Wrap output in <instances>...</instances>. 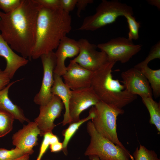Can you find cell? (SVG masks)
<instances>
[{
  "mask_svg": "<svg viewBox=\"0 0 160 160\" xmlns=\"http://www.w3.org/2000/svg\"><path fill=\"white\" fill-rule=\"evenodd\" d=\"M40 6L35 0H22L15 10H0V33L14 51L31 60L35 43L36 23Z\"/></svg>",
  "mask_w": 160,
  "mask_h": 160,
  "instance_id": "cell-1",
  "label": "cell"
},
{
  "mask_svg": "<svg viewBox=\"0 0 160 160\" xmlns=\"http://www.w3.org/2000/svg\"><path fill=\"white\" fill-rule=\"evenodd\" d=\"M71 20L69 13L61 9H48L40 6L31 59H37L57 49L61 41L71 31Z\"/></svg>",
  "mask_w": 160,
  "mask_h": 160,
  "instance_id": "cell-2",
  "label": "cell"
},
{
  "mask_svg": "<svg viewBox=\"0 0 160 160\" xmlns=\"http://www.w3.org/2000/svg\"><path fill=\"white\" fill-rule=\"evenodd\" d=\"M115 63L111 62L94 72L90 87L100 101L122 109L135 100L137 95L128 92L119 80L113 79L112 69Z\"/></svg>",
  "mask_w": 160,
  "mask_h": 160,
  "instance_id": "cell-3",
  "label": "cell"
},
{
  "mask_svg": "<svg viewBox=\"0 0 160 160\" xmlns=\"http://www.w3.org/2000/svg\"><path fill=\"white\" fill-rule=\"evenodd\" d=\"M133 14L132 8L117 0H103L96 8L95 13L85 17L78 29L95 31L114 23L117 18L126 15Z\"/></svg>",
  "mask_w": 160,
  "mask_h": 160,
  "instance_id": "cell-4",
  "label": "cell"
},
{
  "mask_svg": "<svg viewBox=\"0 0 160 160\" xmlns=\"http://www.w3.org/2000/svg\"><path fill=\"white\" fill-rule=\"evenodd\" d=\"M94 113L91 121L97 132L116 145L126 149L118 137L116 121L118 116L124 111L100 101L92 107Z\"/></svg>",
  "mask_w": 160,
  "mask_h": 160,
  "instance_id": "cell-5",
  "label": "cell"
},
{
  "mask_svg": "<svg viewBox=\"0 0 160 160\" xmlns=\"http://www.w3.org/2000/svg\"><path fill=\"white\" fill-rule=\"evenodd\" d=\"M87 129L90 139L85 156H96L100 160H134L127 149L116 145L99 133L91 121L87 122Z\"/></svg>",
  "mask_w": 160,
  "mask_h": 160,
  "instance_id": "cell-6",
  "label": "cell"
},
{
  "mask_svg": "<svg viewBox=\"0 0 160 160\" xmlns=\"http://www.w3.org/2000/svg\"><path fill=\"white\" fill-rule=\"evenodd\" d=\"M142 45L135 44L128 38L119 37L99 44L97 48L105 52L110 61L122 63L128 62L141 50Z\"/></svg>",
  "mask_w": 160,
  "mask_h": 160,
  "instance_id": "cell-7",
  "label": "cell"
},
{
  "mask_svg": "<svg viewBox=\"0 0 160 160\" xmlns=\"http://www.w3.org/2000/svg\"><path fill=\"white\" fill-rule=\"evenodd\" d=\"M77 42L79 53L71 61L93 72L103 68L111 62L105 52L97 50V46L90 43L87 39H81Z\"/></svg>",
  "mask_w": 160,
  "mask_h": 160,
  "instance_id": "cell-8",
  "label": "cell"
},
{
  "mask_svg": "<svg viewBox=\"0 0 160 160\" xmlns=\"http://www.w3.org/2000/svg\"><path fill=\"white\" fill-rule=\"evenodd\" d=\"M40 58L43 67V78L40 89L33 99L35 103L40 106L47 103L52 97L51 89L56 62L55 53L53 51L42 55Z\"/></svg>",
  "mask_w": 160,
  "mask_h": 160,
  "instance_id": "cell-9",
  "label": "cell"
},
{
  "mask_svg": "<svg viewBox=\"0 0 160 160\" xmlns=\"http://www.w3.org/2000/svg\"><path fill=\"white\" fill-rule=\"evenodd\" d=\"M63 106L60 98L54 95H52L47 103L40 106L39 114L34 121L40 130V136H43L47 132H52L56 126L54 121L60 116Z\"/></svg>",
  "mask_w": 160,
  "mask_h": 160,
  "instance_id": "cell-10",
  "label": "cell"
},
{
  "mask_svg": "<svg viewBox=\"0 0 160 160\" xmlns=\"http://www.w3.org/2000/svg\"><path fill=\"white\" fill-rule=\"evenodd\" d=\"M100 101L91 87L71 90L69 106L71 123L79 120L83 111Z\"/></svg>",
  "mask_w": 160,
  "mask_h": 160,
  "instance_id": "cell-11",
  "label": "cell"
},
{
  "mask_svg": "<svg viewBox=\"0 0 160 160\" xmlns=\"http://www.w3.org/2000/svg\"><path fill=\"white\" fill-rule=\"evenodd\" d=\"M122 83L126 89L132 94L141 97H152L153 92L149 83L139 69L131 68L121 74Z\"/></svg>",
  "mask_w": 160,
  "mask_h": 160,
  "instance_id": "cell-12",
  "label": "cell"
},
{
  "mask_svg": "<svg viewBox=\"0 0 160 160\" xmlns=\"http://www.w3.org/2000/svg\"><path fill=\"white\" fill-rule=\"evenodd\" d=\"M94 73L71 60L62 76L71 89L75 90L90 87Z\"/></svg>",
  "mask_w": 160,
  "mask_h": 160,
  "instance_id": "cell-13",
  "label": "cell"
},
{
  "mask_svg": "<svg viewBox=\"0 0 160 160\" xmlns=\"http://www.w3.org/2000/svg\"><path fill=\"white\" fill-rule=\"evenodd\" d=\"M40 131L35 121L28 122L23 128L13 134V145L23 150L26 154H32L34 147L38 144V137Z\"/></svg>",
  "mask_w": 160,
  "mask_h": 160,
  "instance_id": "cell-14",
  "label": "cell"
},
{
  "mask_svg": "<svg viewBox=\"0 0 160 160\" xmlns=\"http://www.w3.org/2000/svg\"><path fill=\"white\" fill-rule=\"evenodd\" d=\"M55 52L56 58L54 73L60 76L65 73L66 67L65 61L68 58L77 56L79 52L77 41L66 36L60 41Z\"/></svg>",
  "mask_w": 160,
  "mask_h": 160,
  "instance_id": "cell-15",
  "label": "cell"
},
{
  "mask_svg": "<svg viewBox=\"0 0 160 160\" xmlns=\"http://www.w3.org/2000/svg\"><path fill=\"white\" fill-rule=\"evenodd\" d=\"M0 57L6 62L4 71L12 79L17 71L27 65L28 60L16 53L1 36L0 33Z\"/></svg>",
  "mask_w": 160,
  "mask_h": 160,
  "instance_id": "cell-16",
  "label": "cell"
},
{
  "mask_svg": "<svg viewBox=\"0 0 160 160\" xmlns=\"http://www.w3.org/2000/svg\"><path fill=\"white\" fill-rule=\"evenodd\" d=\"M71 89L63 81L61 76L54 73V82L51 89L52 95L58 96L62 100L65 108L63 126L71 122L69 114V103L71 96Z\"/></svg>",
  "mask_w": 160,
  "mask_h": 160,
  "instance_id": "cell-17",
  "label": "cell"
},
{
  "mask_svg": "<svg viewBox=\"0 0 160 160\" xmlns=\"http://www.w3.org/2000/svg\"><path fill=\"white\" fill-rule=\"evenodd\" d=\"M21 79L10 82L6 87L0 90V110L6 112L13 116L15 119L23 123L29 122L25 116L23 110L19 106L14 103L9 97V91L11 86Z\"/></svg>",
  "mask_w": 160,
  "mask_h": 160,
  "instance_id": "cell-18",
  "label": "cell"
},
{
  "mask_svg": "<svg viewBox=\"0 0 160 160\" xmlns=\"http://www.w3.org/2000/svg\"><path fill=\"white\" fill-rule=\"evenodd\" d=\"M142 102L147 109L150 115L149 123L155 126L160 132V103L154 101L152 97H142Z\"/></svg>",
  "mask_w": 160,
  "mask_h": 160,
  "instance_id": "cell-19",
  "label": "cell"
},
{
  "mask_svg": "<svg viewBox=\"0 0 160 160\" xmlns=\"http://www.w3.org/2000/svg\"><path fill=\"white\" fill-rule=\"evenodd\" d=\"M148 81L152 90L153 94L156 98L160 96V69L153 70L148 65L139 69Z\"/></svg>",
  "mask_w": 160,
  "mask_h": 160,
  "instance_id": "cell-20",
  "label": "cell"
},
{
  "mask_svg": "<svg viewBox=\"0 0 160 160\" xmlns=\"http://www.w3.org/2000/svg\"><path fill=\"white\" fill-rule=\"evenodd\" d=\"M94 116V113L92 108L90 110L89 114L87 117L80 119L78 121L69 124L70 125L68 128L64 130L63 135L64 138L62 143V151L65 155L67 154V146L71 138L82 124L87 121L92 119Z\"/></svg>",
  "mask_w": 160,
  "mask_h": 160,
  "instance_id": "cell-21",
  "label": "cell"
},
{
  "mask_svg": "<svg viewBox=\"0 0 160 160\" xmlns=\"http://www.w3.org/2000/svg\"><path fill=\"white\" fill-rule=\"evenodd\" d=\"M15 119L10 114L0 110V138L12 130Z\"/></svg>",
  "mask_w": 160,
  "mask_h": 160,
  "instance_id": "cell-22",
  "label": "cell"
},
{
  "mask_svg": "<svg viewBox=\"0 0 160 160\" xmlns=\"http://www.w3.org/2000/svg\"><path fill=\"white\" fill-rule=\"evenodd\" d=\"M133 156L134 160H160L154 151L148 150L141 144L136 148Z\"/></svg>",
  "mask_w": 160,
  "mask_h": 160,
  "instance_id": "cell-23",
  "label": "cell"
},
{
  "mask_svg": "<svg viewBox=\"0 0 160 160\" xmlns=\"http://www.w3.org/2000/svg\"><path fill=\"white\" fill-rule=\"evenodd\" d=\"M127 19L129 31L128 38L131 40H137L139 37V31L140 23L136 20L133 15L127 14L124 16Z\"/></svg>",
  "mask_w": 160,
  "mask_h": 160,
  "instance_id": "cell-24",
  "label": "cell"
},
{
  "mask_svg": "<svg viewBox=\"0 0 160 160\" xmlns=\"http://www.w3.org/2000/svg\"><path fill=\"white\" fill-rule=\"evenodd\" d=\"M156 59H160V41H158L151 47L147 56L143 61L138 63L134 67L139 69L148 65L151 61Z\"/></svg>",
  "mask_w": 160,
  "mask_h": 160,
  "instance_id": "cell-25",
  "label": "cell"
},
{
  "mask_svg": "<svg viewBox=\"0 0 160 160\" xmlns=\"http://www.w3.org/2000/svg\"><path fill=\"white\" fill-rule=\"evenodd\" d=\"M26 154L17 147L10 150L0 148V160H16Z\"/></svg>",
  "mask_w": 160,
  "mask_h": 160,
  "instance_id": "cell-26",
  "label": "cell"
},
{
  "mask_svg": "<svg viewBox=\"0 0 160 160\" xmlns=\"http://www.w3.org/2000/svg\"><path fill=\"white\" fill-rule=\"evenodd\" d=\"M22 0H0V9L7 13L16 9L20 5Z\"/></svg>",
  "mask_w": 160,
  "mask_h": 160,
  "instance_id": "cell-27",
  "label": "cell"
},
{
  "mask_svg": "<svg viewBox=\"0 0 160 160\" xmlns=\"http://www.w3.org/2000/svg\"><path fill=\"white\" fill-rule=\"evenodd\" d=\"M52 132H48L44 135V138L41 144L39 152L36 160H41L50 145V138Z\"/></svg>",
  "mask_w": 160,
  "mask_h": 160,
  "instance_id": "cell-28",
  "label": "cell"
},
{
  "mask_svg": "<svg viewBox=\"0 0 160 160\" xmlns=\"http://www.w3.org/2000/svg\"><path fill=\"white\" fill-rule=\"evenodd\" d=\"M41 7L51 9L61 8V0H35Z\"/></svg>",
  "mask_w": 160,
  "mask_h": 160,
  "instance_id": "cell-29",
  "label": "cell"
},
{
  "mask_svg": "<svg viewBox=\"0 0 160 160\" xmlns=\"http://www.w3.org/2000/svg\"><path fill=\"white\" fill-rule=\"evenodd\" d=\"M77 0H61V8L65 12L70 13L76 6Z\"/></svg>",
  "mask_w": 160,
  "mask_h": 160,
  "instance_id": "cell-30",
  "label": "cell"
},
{
  "mask_svg": "<svg viewBox=\"0 0 160 160\" xmlns=\"http://www.w3.org/2000/svg\"><path fill=\"white\" fill-rule=\"evenodd\" d=\"M93 2V0H77L76 5L77 8V16L80 17L82 11L84 10L88 4H92Z\"/></svg>",
  "mask_w": 160,
  "mask_h": 160,
  "instance_id": "cell-31",
  "label": "cell"
},
{
  "mask_svg": "<svg viewBox=\"0 0 160 160\" xmlns=\"http://www.w3.org/2000/svg\"><path fill=\"white\" fill-rule=\"evenodd\" d=\"M10 80L8 75L0 68V90L6 87L10 83Z\"/></svg>",
  "mask_w": 160,
  "mask_h": 160,
  "instance_id": "cell-32",
  "label": "cell"
},
{
  "mask_svg": "<svg viewBox=\"0 0 160 160\" xmlns=\"http://www.w3.org/2000/svg\"><path fill=\"white\" fill-rule=\"evenodd\" d=\"M51 151L57 152L60 151L63 149V143L58 142L49 145Z\"/></svg>",
  "mask_w": 160,
  "mask_h": 160,
  "instance_id": "cell-33",
  "label": "cell"
},
{
  "mask_svg": "<svg viewBox=\"0 0 160 160\" xmlns=\"http://www.w3.org/2000/svg\"><path fill=\"white\" fill-rule=\"evenodd\" d=\"M147 1L150 4L156 7L159 9H160V0H148Z\"/></svg>",
  "mask_w": 160,
  "mask_h": 160,
  "instance_id": "cell-34",
  "label": "cell"
},
{
  "mask_svg": "<svg viewBox=\"0 0 160 160\" xmlns=\"http://www.w3.org/2000/svg\"><path fill=\"white\" fill-rule=\"evenodd\" d=\"M59 141V139L58 137L56 135L53 134L52 133L50 138V145Z\"/></svg>",
  "mask_w": 160,
  "mask_h": 160,
  "instance_id": "cell-35",
  "label": "cell"
},
{
  "mask_svg": "<svg viewBox=\"0 0 160 160\" xmlns=\"http://www.w3.org/2000/svg\"><path fill=\"white\" fill-rule=\"evenodd\" d=\"M30 155L26 154L16 160H29Z\"/></svg>",
  "mask_w": 160,
  "mask_h": 160,
  "instance_id": "cell-36",
  "label": "cell"
},
{
  "mask_svg": "<svg viewBox=\"0 0 160 160\" xmlns=\"http://www.w3.org/2000/svg\"><path fill=\"white\" fill-rule=\"evenodd\" d=\"M89 160H100L99 158L96 156H89Z\"/></svg>",
  "mask_w": 160,
  "mask_h": 160,
  "instance_id": "cell-37",
  "label": "cell"
},
{
  "mask_svg": "<svg viewBox=\"0 0 160 160\" xmlns=\"http://www.w3.org/2000/svg\"></svg>",
  "mask_w": 160,
  "mask_h": 160,
  "instance_id": "cell-38",
  "label": "cell"
}]
</instances>
